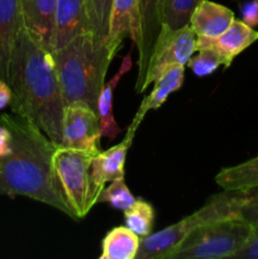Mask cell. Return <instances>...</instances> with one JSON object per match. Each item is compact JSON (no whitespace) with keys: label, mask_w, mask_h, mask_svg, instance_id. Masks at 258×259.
<instances>
[{"label":"cell","mask_w":258,"mask_h":259,"mask_svg":"<svg viewBox=\"0 0 258 259\" xmlns=\"http://www.w3.org/2000/svg\"><path fill=\"white\" fill-rule=\"evenodd\" d=\"M258 40V30L245 24L243 20L234 19L217 38L196 37V51L212 50L225 61V68L229 67L238 55Z\"/></svg>","instance_id":"12"},{"label":"cell","mask_w":258,"mask_h":259,"mask_svg":"<svg viewBox=\"0 0 258 259\" xmlns=\"http://www.w3.org/2000/svg\"><path fill=\"white\" fill-rule=\"evenodd\" d=\"M138 28V0H113L109 22V39L123 45L124 38L131 37L136 43Z\"/></svg>","instance_id":"18"},{"label":"cell","mask_w":258,"mask_h":259,"mask_svg":"<svg viewBox=\"0 0 258 259\" xmlns=\"http://www.w3.org/2000/svg\"><path fill=\"white\" fill-rule=\"evenodd\" d=\"M0 119L12 132V153L0 159V195L29 197L76 220L53 168L58 144L15 114H2Z\"/></svg>","instance_id":"2"},{"label":"cell","mask_w":258,"mask_h":259,"mask_svg":"<svg viewBox=\"0 0 258 259\" xmlns=\"http://www.w3.org/2000/svg\"><path fill=\"white\" fill-rule=\"evenodd\" d=\"M100 119L95 110L82 103L65 106L61 146L100 152Z\"/></svg>","instance_id":"8"},{"label":"cell","mask_w":258,"mask_h":259,"mask_svg":"<svg viewBox=\"0 0 258 259\" xmlns=\"http://www.w3.org/2000/svg\"><path fill=\"white\" fill-rule=\"evenodd\" d=\"M201 2L202 0H161L159 10L162 27L179 29L187 25L195 8Z\"/></svg>","instance_id":"21"},{"label":"cell","mask_w":258,"mask_h":259,"mask_svg":"<svg viewBox=\"0 0 258 259\" xmlns=\"http://www.w3.org/2000/svg\"><path fill=\"white\" fill-rule=\"evenodd\" d=\"M98 153L58 144L53 154L56 176L76 220L85 218L96 204L91 190L90 167Z\"/></svg>","instance_id":"6"},{"label":"cell","mask_w":258,"mask_h":259,"mask_svg":"<svg viewBox=\"0 0 258 259\" xmlns=\"http://www.w3.org/2000/svg\"><path fill=\"white\" fill-rule=\"evenodd\" d=\"M57 0H20L23 24L47 50L52 48Z\"/></svg>","instance_id":"13"},{"label":"cell","mask_w":258,"mask_h":259,"mask_svg":"<svg viewBox=\"0 0 258 259\" xmlns=\"http://www.w3.org/2000/svg\"><path fill=\"white\" fill-rule=\"evenodd\" d=\"M90 3L91 33L100 39H105L109 34V22L113 0H89Z\"/></svg>","instance_id":"24"},{"label":"cell","mask_w":258,"mask_h":259,"mask_svg":"<svg viewBox=\"0 0 258 259\" xmlns=\"http://www.w3.org/2000/svg\"><path fill=\"white\" fill-rule=\"evenodd\" d=\"M13 114L29 120L56 144L62 143L65 104L52 52L24 24L18 33L8 73Z\"/></svg>","instance_id":"1"},{"label":"cell","mask_w":258,"mask_h":259,"mask_svg":"<svg viewBox=\"0 0 258 259\" xmlns=\"http://www.w3.org/2000/svg\"><path fill=\"white\" fill-rule=\"evenodd\" d=\"M197 55H192L187 62V67L191 68L192 72L197 77H206L212 75L220 66L225 67V61L222 56L212 50L197 51Z\"/></svg>","instance_id":"25"},{"label":"cell","mask_w":258,"mask_h":259,"mask_svg":"<svg viewBox=\"0 0 258 259\" xmlns=\"http://www.w3.org/2000/svg\"><path fill=\"white\" fill-rule=\"evenodd\" d=\"M134 133L128 132L125 138L116 146L99 152L93 158L90 167V180L93 196L98 204L100 192L108 182L118 179H124V166H125L126 153L133 142Z\"/></svg>","instance_id":"11"},{"label":"cell","mask_w":258,"mask_h":259,"mask_svg":"<svg viewBox=\"0 0 258 259\" xmlns=\"http://www.w3.org/2000/svg\"><path fill=\"white\" fill-rule=\"evenodd\" d=\"M217 184L227 191H245L258 186V156L233 167L223 168L215 177Z\"/></svg>","instance_id":"20"},{"label":"cell","mask_w":258,"mask_h":259,"mask_svg":"<svg viewBox=\"0 0 258 259\" xmlns=\"http://www.w3.org/2000/svg\"><path fill=\"white\" fill-rule=\"evenodd\" d=\"M161 0H138L139 28L136 46L138 48V75L136 81V91L138 94L147 90L146 80L149 61L154 45L162 29Z\"/></svg>","instance_id":"9"},{"label":"cell","mask_w":258,"mask_h":259,"mask_svg":"<svg viewBox=\"0 0 258 259\" xmlns=\"http://www.w3.org/2000/svg\"><path fill=\"white\" fill-rule=\"evenodd\" d=\"M23 25L20 0H0V78L8 81L18 33Z\"/></svg>","instance_id":"15"},{"label":"cell","mask_w":258,"mask_h":259,"mask_svg":"<svg viewBox=\"0 0 258 259\" xmlns=\"http://www.w3.org/2000/svg\"><path fill=\"white\" fill-rule=\"evenodd\" d=\"M242 20L249 27L254 28L258 25V0H250L240 7Z\"/></svg>","instance_id":"27"},{"label":"cell","mask_w":258,"mask_h":259,"mask_svg":"<svg viewBox=\"0 0 258 259\" xmlns=\"http://www.w3.org/2000/svg\"><path fill=\"white\" fill-rule=\"evenodd\" d=\"M234 259H258V223L253 224L252 237L249 242L245 244L243 249H240L233 257Z\"/></svg>","instance_id":"26"},{"label":"cell","mask_w":258,"mask_h":259,"mask_svg":"<svg viewBox=\"0 0 258 259\" xmlns=\"http://www.w3.org/2000/svg\"><path fill=\"white\" fill-rule=\"evenodd\" d=\"M185 80V66L174 65L171 67L166 68L156 80L154 88L152 89L151 94L147 98L143 99L136 116L131 125L128 126V132L136 134L137 128H139V124L142 123L143 118L149 110H158L171 94L180 90L184 85Z\"/></svg>","instance_id":"14"},{"label":"cell","mask_w":258,"mask_h":259,"mask_svg":"<svg viewBox=\"0 0 258 259\" xmlns=\"http://www.w3.org/2000/svg\"><path fill=\"white\" fill-rule=\"evenodd\" d=\"M195 47L196 35L189 24L179 29L162 27L149 61L146 80L147 89L166 68L174 65L186 67L191 56L196 52Z\"/></svg>","instance_id":"7"},{"label":"cell","mask_w":258,"mask_h":259,"mask_svg":"<svg viewBox=\"0 0 258 259\" xmlns=\"http://www.w3.org/2000/svg\"><path fill=\"white\" fill-rule=\"evenodd\" d=\"M141 239L128 227L113 228L106 233L101 242V254L99 259H136Z\"/></svg>","instance_id":"19"},{"label":"cell","mask_w":258,"mask_h":259,"mask_svg":"<svg viewBox=\"0 0 258 259\" xmlns=\"http://www.w3.org/2000/svg\"><path fill=\"white\" fill-rule=\"evenodd\" d=\"M253 224L238 217L227 218L192 232L168 259L233 258L252 237Z\"/></svg>","instance_id":"5"},{"label":"cell","mask_w":258,"mask_h":259,"mask_svg":"<svg viewBox=\"0 0 258 259\" xmlns=\"http://www.w3.org/2000/svg\"><path fill=\"white\" fill-rule=\"evenodd\" d=\"M248 202L244 191H227L211 195L204 205L180 222L142 238L136 259H168L195 230L207 224L238 217Z\"/></svg>","instance_id":"4"},{"label":"cell","mask_w":258,"mask_h":259,"mask_svg":"<svg viewBox=\"0 0 258 259\" xmlns=\"http://www.w3.org/2000/svg\"><path fill=\"white\" fill-rule=\"evenodd\" d=\"M239 215L252 224L258 223V201H249L243 205Z\"/></svg>","instance_id":"29"},{"label":"cell","mask_w":258,"mask_h":259,"mask_svg":"<svg viewBox=\"0 0 258 259\" xmlns=\"http://www.w3.org/2000/svg\"><path fill=\"white\" fill-rule=\"evenodd\" d=\"M132 68V51L126 53L125 57L121 61V65L119 67L118 72L113 76L109 81H106L103 86L100 96L98 100V115L100 119V133L101 137L109 138L110 141L116 138L121 129L119 128L118 123L114 119L113 111V101H114V90L119 85V81L121 80L126 72H129Z\"/></svg>","instance_id":"17"},{"label":"cell","mask_w":258,"mask_h":259,"mask_svg":"<svg viewBox=\"0 0 258 259\" xmlns=\"http://www.w3.org/2000/svg\"><path fill=\"white\" fill-rule=\"evenodd\" d=\"M244 194H245V196H247L248 202L258 201V186L253 187V189H249V190H245Z\"/></svg>","instance_id":"31"},{"label":"cell","mask_w":258,"mask_h":259,"mask_svg":"<svg viewBox=\"0 0 258 259\" xmlns=\"http://www.w3.org/2000/svg\"><path fill=\"white\" fill-rule=\"evenodd\" d=\"M88 32H91L89 0H57L51 52Z\"/></svg>","instance_id":"10"},{"label":"cell","mask_w":258,"mask_h":259,"mask_svg":"<svg viewBox=\"0 0 258 259\" xmlns=\"http://www.w3.org/2000/svg\"><path fill=\"white\" fill-rule=\"evenodd\" d=\"M156 219V211L151 202L143 199H137L129 209L124 211V223L138 237L144 238L152 234Z\"/></svg>","instance_id":"22"},{"label":"cell","mask_w":258,"mask_h":259,"mask_svg":"<svg viewBox=\"0 0 258 259\" xmlns=\"http://www.w3.org/2000/svg\"><path fill=\"white\" fill-rule=\"evenodd\" d=\"M229 8L210 0H202L192 13L189 25L196 37L217 38L228 29L234 20Z\"/></svg>","instance_id":"16"},{"label":"cell","mask_w":258,"mask_h":259,"mask_svg":"<svg viewBox=\"0 0 258 259\" xmlns=\"http://www.w3.org/2000/svg\"><path fill=\"white\" fill-rule=\"evenodd\" d=\"M121 45L100 39L91 32L76 35L52 51L63 104L82 103L98 113V100L106 72Z\"/></svg>","instance_id":"3"},{"label":"cell","mask_w":258,"mask_h":259,"mask_svg":"<svg viewBox=\"0 0 258 259\" xmlns=\"http://www.w3.org/2000/svg\"><path fill=\"white\" fill-rule=\"evenodd\" d=\"M12 99L13 93L9 83L4 78H0V110L9 106L10 103H12Z\"/></svg>","instance_id":"30"},{"label":"cell","mask_w":258,"mask_h":259,"mask_svg":"<svg viewBox=\"0 0 258 259\" xmlns=\"http://www.w3.org/2000/svg\"><path fill=\"white\" fill-rule=\"evenodd\" d=\"M136 200L137 197L133 196L124 179H118L111 181L109 186L104 187L99 195L98 202H106L113 209L125 211L136 202Z\"/></svg>","instance_id":"23"},{"label":"cell","mask_w":258,"mask_h":259,"mask_svg":"<svg viewBox=\"0 0 258 259\" xmlns=\"http://www.w3.org/2000/svg\"><path fill=\"white\" fill-rule=\"evenodd\" d=\"M12 153V132L0 119V159Z\"/></svg>","instance_id":"28"}]
</instances>
